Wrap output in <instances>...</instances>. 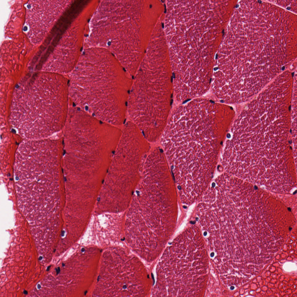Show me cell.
<instances>
[{"mask_svg": "<svg viewBox=\"0 0 297 297\" xmlns=\"http://www.w3.org/2000/svg\"><path fill=\"white\" fill-rule=\"evenodd\" d=\"M177 202L166 159L148 156L125 216L126 238L134 251L147 255L161 251L175 228Z\"/></svg>", "mask_w": 297, "mask_h": 297, "instance_id": "cell-1", "label": "cell"}, {"mask_svg": "<svg viewBox=\"0 0 297 297\" xmlns=\"http://www.w3.org/2000/svg\"><path fill=\"white\" fill-rule=\"evenodd\" d=\"M68 79L70 103L103 122L118 127L124 124L133 77L119 61L82 59Z\"/></svg>", "mask_w": 297, "mask_h": 297, "instance_id": "cell-2", "label": "cell"}, {"mask_svg": "<svg viewBox=\"0 0 297 297\" xmlns=\"http://www.w3.org/2000/svg\"><path fill=\"white\" fill-rule=\"evenodd\" d=\"M69 101L68 79L55 73H38L15 89L10 122L25 140L48 138L64 126Z\"/></svg>", "mask_w": 297, "mask_h": 297, "instance_id": "cell-3", "label": "cell"}, {"mask_svg": "<svg viewBox=\"0 0 297 297\" xmlns=\"http://www.w3.org/2000/svg\"><path fill=\"white\" fill-rule=\"evenodd\" d=\"M168 53L164 44L148 45L129 93L127 116L150 142L160 139L172 108V74Z\"/></svg>", "mask_w": 297, "mask_h": 297, "instance_id": "cell-4", "label": "cell"}, {"mask_svg": "<svg viewBox=\"0 0 297 297\" xmlns=\"http://www.w3.org/2000/svg\"><path fill=\"white\" fill-rule=\"evenodd\" d=\"M208 260L200 229L187 228L166 249L157 267L154 296H202Z\"/></svg>", "mask_w": 297, "mask_h": 297, "instance_id": "cell-5", "label": "cell"}, {"mask_svg": "<svg viewBox=\"0 0 297 297\" xmlns=\"http://www.w3.org/2000/svg\"><path fill=\"white\" fill-rule=\"evenodd\" d=\"M60 151L56 140L48 138L24 140L19 145L15 155V181L59 180Z\"/></svg>", "mask_w": 297, "mask_h": 297, "instance_id": "cell-6", "label": "cell"}, {"mask_svg": "<svg viewBox=\"0 0 297 297\" xmlns=\"http://www.w3.org/2000/svg\"><path fill=\"white\" fill-rule=\"evenodd\" d=\"M150 142L130 120L124 125L122 135L108 170L116 182L137 186L145 159L150 150Z\"/></svg>", "mask_w": 297, "mask_h": 297, "instance_id": "cell-7", "label": "cell"}, {"mask_svg": "<svg viewBox=\"0 0 297 297\" xmlns=\"http://www.w3.org/2000/svg\"><path fill=\"white\" fill-rule=\"evenodd\" d=\"M93 131L78 132L65 142L67 153L64 168L65 170L75 169H98L103 160V137Z\"/></svg>", "mask_w": 297, "mask_h": 297, "instance_id": "cell-8", "label": "cell"}, {"mask_svg": "<svg viewBox=\"0 0 297 297\" xmlns=\"http://www.w3.org/2000/svg\"><path fill=\"white\" fill-rule=\"evenodd\" d=\"M66 1L30 0L26 8L27 34L33 44L40 43L63 12Z\"/></svg>", "mask_w": 297, "mask_h": 297, "instance_id": "cell-9", "label": "cell"}, {"mask_svg": "<svg viewBox=\"0 0 297 297\" xmlns=\"http://www.w3.org/2000/svg\"><path fill=\"white\" fill-rule=\"evenodd\" d=\"M60 271L59 267H58L57 269H56V271L57 273V274H58L59 272Z\"/></svg>", "mask_w": 297, "mask_h": 297, "instance_id": "cell-10", "label": "cell"}, {"mask_svg": "<svg viewBox=\"0 0 297 297\" xmlns=\"http://www.w3.org/2000/svg\"><path fill=\"white\" fill-rule=\"evenodd\" d=\"M222 36H223V35H224V33H225V32H224V29H223V30H222Z\"/></svg>", "mask_w": 297, "mask_h": 297, "instance_id": "cell-11", "label": "cell"}, {"mask_svg": "<svg viewBox=\"0 0 297 297\" xmlns=\"http://www.w3.org/2000/svg\"><path fill=\"white\" fill-rule=\"evenodd\" d=\"M23 293L25 294H28V292L26 290H24L23 291Z\"/></svg>", "mask_w": 297, "mask_h": 297, "instance_id": "cell-12", "label": "cell"}, {"mask_svg": "<svg viewBox=\"0 0 297 297\" xmlns=\"http://www.w3.org/2000/svg\"><path fill=\"white\" fill-rule=\"evenodd\" d=\"M218 54L217 53V54H216V55H215V59H217V58H218Z\"/></svg>", "mask_w": 297, "mask_h": 297, "instance_id": "cell-13", "label": "cell"}, {"mask_svg": "<svg viewBox=\"0 0 297 297\" xmlns=\"http://www.w3.org/2000/svg\"><path fill=\"white\" fill-rule=\"evenodd\" d=\"M50 266H49V267H48V268H47V271H48L49 270V269H50Z\"/></svg>", "mask_w": 297, "mask_h": 297, "instance_id": "cell-14", "label": "cell"}, {"mask_svg": "<svg viewBox=\"0 0 297 297\" xmlns=\"http://www.w3.org/2000/svg\"><path fill=\"white\" fill-rule=\"evenodd\" d=\"M288 210H289V211H291V209L290 208H288Z\"/></svg>", "mask_w": 297, "mask_h": 297, "instance_id": "cell-15", "label": "cell"}, {"mask_svg": "<svg viewBox=\"0 0 297 297\" xmlns=\"http://www.w3.org/2000/svg\"><path fill=\"white\" fill-rule=\"evenodd\" d=\"M289 144H291V142H291V141H289Z\"/></svg>", "mask_w": 297, "mask_h": 297, "instance_id": "cell-16", "label": "cell"}, {"mask_svg": "<svg viewBox=\"0 0 297 297\" xmlns=\"http://www.w3.org/2000/svg\"><path fill=\"white\" fill-rule=\"evenodd\" d=\"M41 259H42V257H40V258H39V260H41Z\"/></svg>", "mask_w": 297, "mask_h": 297, "instance_id": "cell-17", "label": "cell"}, {"mask_svg": "<svg viewBox=\"0 0 297 297\" xmlns=\"http://www.w3.org/2000/svg\"><path fill=\"white\" fill-rule=\"evenodd\" d=\"M290 132L291 133V131H291V129H290Z\"/></svg>", "mask_w": 297, "mask_h": 297, "instance_id": "cell-18", "label": "cell"}]
</instances>
